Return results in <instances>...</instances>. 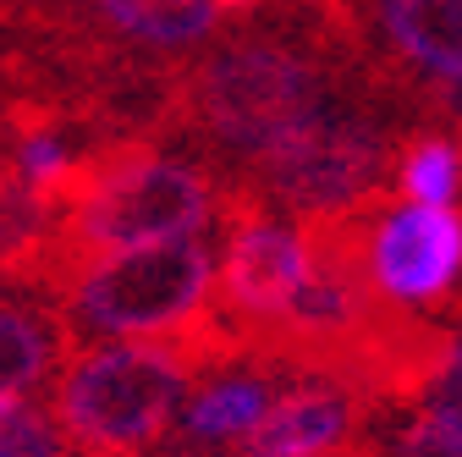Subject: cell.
<instances>
[{
    "label": "cell",
    "mask_w": 462,
    "mask_h": 457,
    "mask_svg": "<svg viewBox=\"0 0 462 457\" xmlns=\"http://www.w3.org/2000/svg\"><path fill=\"white\" fill-rule=\"evenodd\" d=\"M237 364V341L209 309L177 336L72 353V364L50 386V414L83 457H143L171 430L188 391Z\"/></svg>",
    "instance_id": "cell-1"
},
{
    "label": "cell",
    "mask_w": 462,
    "mask_h": 457,
    "mask_svg": "<svg viewBox=\"0 0 462 457\" xmlns=\"http://www.w3.org/2000/svg\"><path fill=\"white\" fill-rule=\"evenodd\" d=\"M215 248L199 238H171L143 248L94 254L61 287L67 320L99 336H177L209 314Z\"/></svg>",
    "instance_id": "cell-4"
},
{
    "label": "cell",
    "mask_w": 462,
    "mask_h": 457,
    "mask_svg": "<svg viewBox=\"0 0 462 457\" xmlns=\"http://www.w3.org/2000/svg\"><path fill=\"white\" fill-rule=\"evenodd\" d=\"M275 408V375L270 369H254V364H237L226 375H209L188 408L177 414V430L209 441V446H237L259 430V419Z\"/></svg>",
    "instance_id": "cell-10"
},
{
    "label": "cell",
    "mask_w": 462,
    "mask_h": 457,
    "mask_svg": "<svg viewBox=\"0 0 462 457\" xmlns=\"http://www.w3.org/2000/svg\"><path fill=\"white\" fill-rule=\"evenodd\" d=\"M369 414L364 396L330 380H309L298 391H281L259 430L243 441V457H330L358 441V419Z\"/></svg>",
    "instance_id": "cell-8"
},
{
    "label": "cell",
    "mask_w": 462,
    "mask_h": 457,
    "mask_svg": "<svg viewBox=\"0 0 462 457\" xmlns=\"http://www.w3.org/2000/svg\"><path fill=\"white\" fill-rule=\"evenodd\" d=\"M419 403H424V414H435V419L462 430V331H451L446 364H440V375L430 380V391L419 396Z\"/></svg>",
    "instance_id": "cell-13"
},
{
    "label": "cell",
    "mask_w": 462,
    "mask_h": 457,
    "mask_svg": "<svg viewBox=\"0 0 462 457\" xmlns=\"http://www.w3.org/2000/svg\"><path fill=\"white\" fill-rule=\"evenodd\" d=\"M396 193L408 204H457L462 193V144L424 133L396 160Z\"/></svg>",
    "instance_id": "cell-11"
},
{
    "label": "cell",
    "mask_w": 462,
    "mask_h": 457,
    "mask_svg": "<svg viewBox=\"0 0 462 457\" xmlns=\"http://www.w3.org/2000/svg\"><path fill=\"white\" fill-rule=\"evenodd\" d=\"M369 44L430 117L435 94L462 89V0H369Z\"/></svg>",
    "instance_id": "cell-7"
},
{
    "label": "cell",
    "mask_w": 462,
    "mask_h": 457,
    "mask_svg": "<svg viewBox=\"0 0 462 457\" xmlns=\"http://www.w3.org/2000/svg\"><path fill=\"white\" fill-rule=\"evenodd\" d=\"M385 457H462V430L435 419V414H419L408 430L391 441Z\"/></svg>",
    "instance_id": "cell-12"
},
{
    "label": "cell",
    "mask_w": 462,
    "mask_h": 457,
    "mask_svg": "<svg viewBox=\"0 0 462 457\" xmlns=\"http://www.w3.org/2000/svg\"><path fill=\"white\" fill-rule=\"evenodd\" d=\"M369 270L391 303L451 309L462 293V210L457 204H396L369 238Z\"/></svg>",
    "instance_id": "cell-6"
},
{
    "label": "cell",
    "mask_w": 462,
    "mask_h": 457,
    "mask_svg": "<svg viewBox=\"0 0 462 457\" xmlns=\"http://www.w3.org/2000/svg\"><path fill=\"white\" fill-rule=\"evenodd\" d=\"M0 165H6V154H0Z\"/></svg>",
    "instance_id": "cell-14"
},
{
    "label": "cell",
    "mask_w": 462,
    "mask_h": 457,
    "mask_svg": "<svg viewBox=\"0 0 462 457\" xmlns=\"http://www.w3.org/2000/svg\"><path fill=\"white\" fill-rule=\"evenodd\" d=\"M402 122L396 110L374 99H341L325 117H314L303 133H292L281 149H270L254 171V188L270 199V210H286L298 220H330L353 210H385L396 160H402Z\"/></svg>",
    "instance_id": "cell-3"
},
{
    "label": "cell",
    "mask_w": 462,
    "mask_h": 457,
    "mask_svg": "<svg viewBox=\"0 0 462 457\" xmlns=\"http://www.w3.org/2000/svg\"><path fill=\"white\" fill-rule=\"evenodd\" d=\"M72 348H78V325L55 298L39 303L0 298V403L55 386V375L72 364Z\"/></svg>",
    "instance_id": "cell-9"
},
{
    "label": "cell",
    "mask_w": 462,
    "mask_h": 457,
    "mask_svg": "<svg viewBox=\"0 0 462 457\" xmlns=\"http://www.w3.org/2000/svg\"><path fill=\"white\" fill-rule=\"evenodd\" d=\"M220 193L226 171L209 160H177L160 144H110L72 193V238L83 259L193 238L220 220Z\"/></svg>",
    "instance_id": "cell-2"
},
{
    "label": "cell",
    "mask_w": 462,
    "mask_h": 457,
    "mask_svg": "<svg viewBox=\"0 0 462 457\" xmlns=\"http://www.w3.org/2000/svg\"><path fill=\"white\" fill-rule=\"evenodd\" d=\"M275 0H39L28 28L72 39L99 55L182 67L220 28L259 23Z\"/></svg>",
    "instance_id": "cell-5"
}]
</instances>
